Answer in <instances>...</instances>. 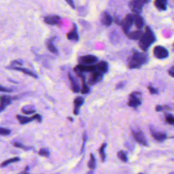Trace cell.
Listing matches in <instances>:
<instances>
[{
	"label": "cell",
	"instance_id": "obj_34",
	"mask_svg": "<svg viewBox=\"0 0 174 174\" xmlns=\"http://www.w3.org/2000/svg\"><path fill=\"white\" fill-rule=\"evenodd\" d=\"M126 85V81H121L117 84L116 86V90H120L123 89Z\"/></svg>",
	"mask_w": 174,
	"mask_h": 174
},
{
	"label": "cell",
	"instance_id": "obj_43",
	"mask_svg": "<svg viewBox=\"0 0 174 174\" xmlns=\"http://www.w3.org/2000/svg\"><path fill=\"white\" fill-rule=\"evenodd\" d=\"M68 119H69V120L71 121V122H73L74 121V118L72 117H68Z\"/></svg>",
	"mask_w": 174,
	"mask_h": 174
},
{
	"label": "cell",
	"instance_id": "obj_41",
	"mask_svg": "<svg viewBox=\"0 0 174 174\" xmlns=\"http://www.w3.org/2000/svg\"><path fill=\"white\" fill-rule=\"evenodd\" d=\"M164 110V107L160 106V105H158V106H156V108H155V110L156 112H161V111H163Z\"/></svg>",
	"mask_w": 174,
	"mask_h": 174
},
{
	"label": "cell",
	"instance_id": "obj_22",
	"mask_svg": "<svg viewBox=\"0 0 174 174\" xmlns=\"http://www.w3.org/2000/svg\"><path fill=\"white\" fill-rule=\"evenodd\" d=\"M16 117L20 125H26V124H27V123L31 122V121L35 120L33 116L31 117V118H29V117L18 114V115H16Z\"/></svg>",
	"mask_w": 174,
	"mask_h": 174
},
{
	"label": "cell",
	"instance_id": "obj_35",
	"mask_svg": "<svg viewBox=\"0 0 174 174\" xmlns=\"http://www.w3.org/2000/svg\"><path fill=\"white\" fill-rule=\"evenodd\" d=\"M22 112L24 114H33L35 113V110H26V109H25L24 108L22 109Z\"/></svg>",
	"mask_w": 174,
	"mask_h": 174
},
{
	"label": "cell",
	"instance_id": "obj_18",
	"mask_svg": "<svg viewBox=\"0 0 174 174\" xmlns=\"http://www.w3.org/2000/svg\"><path fill=\"white\" fill-rule=\"evenodd\" d=\"M10 69H12V70H16V71H18V72H20L23 74H26V75H29L30 76L35 77V78H37V75L35 74V73L31 72L29 70H27L26 68H20V67H13L12 66Z\"/></svg>",
	"mask_w": 174,
	"mask_h": 174
},
{
	"label": "cell",
	"instance_id": "obj_10",
	"mask_svg": "<svg viewBox=\"0 0 174 174\" xmlns=\"http://www.w3.org/2000/svg\"><path fill=\"white\" fill-rule=\"evenodd\" d=\"M16 98H17L16 97H11V96L8 95H1V98H0V103H1L0 109H1V112H3L6 109V107L9 106L10 104H11L12 101L16 99Z\"/></svg>",
	"mask_w": 174,
	"mask_h": 174
},
{
	"label": "cell",
	"instance_id": "obj_21",
	"mask_svg": "<svg viewBox=\"0 0 174 174\" xmlns=\"http://www.w3.org/2000/svg\"><path fill=\"white\" fill-rule=\"evenodd\" d=\"M143 33H144L142 32V31L139 29V30L131 31V32L129 31V33L127 35L129 39H133V40H137V39H139L141 38Z\"/></svg>",
	"mask_w": 174,
	"mask_h": 174
},
{
	"label": "cell",
	"instance_id": "obj_5",
	"mask_svg": "<svg viewBox=\"0 0 174 174\" xmlns=\"http://www.w3.org/2000/svg\"><path fill=\"white\" fill-rule=\"evenodd\" d=\"M140 96H142V93L140 92H133L129 95L128 106L133 108H137L142 104V99H140Z\"/></svg>",
	"mask_w": 174,
	"mask_h": 174
},
{
	"label": "cell",
	"instance_id": "obj_33",
	"mask_svg": "<svg viewBox=\"0 0 174 174\" xmlns=\"http://www.w3.org/2000/svg\"><path fill=\"white\" fill-rule=\"evenodd\" d=\"M87 134L86 132H84L83 133V137H82V140H83V144H82V148H81V153H83L84 150H85V145H86V143H87Z\"/></svg>",
	"mask_w": 174,
	"mask_h": 174
},
{
	"label": "cell",
	"instance_id": "obj_4",
	"mask_svg": "<svg viewBox=\"0 0 174 174\" xmlns=\"http://www.w3.org/2000/svg\"><path fill=\"white\" fill-rule=\"evenodd\" d=\"M134 23L133 14H128L125 18L120 23V26L122 27L123 32L125 35H127L129 33V30L131 29L132 25Z\"/></svg>",
	"mask_w": 174,
	"mask_h": 174
},
{
	"label": "cell",
	"instance_id": "obj_40",
	"mask_svg": "<svg viewBox=\"0 0 174 174\" xmlns=\"http://www.w3.org/2000/svg\"><path fill=\"white\" fill-rule=\"evenodd\" d=\"M169 74L171 75V77H174V66L171 67V68L168 70Z\"/></svg>",
	"mask_w": 174,
	"mask_h": 174
},
{
	"label": "cell",
	"instance_id": "obj_11",
	"mask_svg": "<svg viewBox=\"0 0 174 174\" xmlns=\"http://www.w3.org/2000/svg\"><path fill=\"white\" fill-rule=\"evenodd\" d=\"M68 78L70 80L71 86H72V91L75 93H77L80 91L81 87L80 86V84L77 81V80L75 78V77L71 73H69L68 74Z\"/></svg>",
	"mask_w": 174,
	"mask_h": 174
},
{
	"label": "cell",
	"instance_id": "obj_9",
	"mask_svg": "<svg viewBox=\"0 0 174 174\" xmlns=\"http://www.w3.org/2000/svg\"><path fill=\"white\" fill-rule=\"evenodd\" d=\"M98 61V58L96 56L91 55H85L82 56L78 58V63L83 65H91L94 64Z\"/></svg>",
	"mask_w": 174,
	"mask_h": 174
},
{
	"label": "cell",
	"instance_id": "obj_36",
	"mask_svg": "<svg viewBox=\"0 0 174 174\" xmlns=\"http://www.w3.org/2000/svg\"><path fill=\"white\" fill-rule=\"evenodd\" d=\"M33 118H34L35 120L38 121L39 123H41L42 121V116L40 114H35L33 115Z\"/></svg>",
	"mask_w": 174,
	"mask_h": 174
},
{
	"label": "cell",
	"instance_id": "obj_44",
	"mask_svg": "<svg viewBox=\"0 0 174 174\" xmlns=\"http://www.w3.org/2000/svg\"><path fill=\"white\" fill-rule=\"evenodd\" d=\"M173 50L174 51V44H173Z\"/></svg>",
	"mask_w": 174,
	"mask_h": 174
},
{
	"label": "cell",
	"instance_id": "obj_20",
	"mask_svg": "<svg viewBox=\"0 0 174 174\" xmlns=\"http://www.w3.org/2000/svg\"><path fill=\"white\" fill-rule=\"evenodd\" d=\"M134 16V24H135V27H137L138 29H142V27L144 25V20L143 18L140 16V14H133Z\"/></svg>",
	"mask_w": 174,
	"mask_h": 174
},
{
	"label": "cell",
	"instance_id": "obj_2",
	"mask_svg": "<svg viewBox=\"0 0 174 174\" xmlns=\"http://www.w3.org/2000/svg\"><path fill=\"white\" fill-rule=\"evenodd\" d=\"M155 40H156V37H155L154 33H153L152 30L149 27H146L145 32L143 33L142 37L139 39L138 45L140 49L146 52L150 47V46L154 42Z\"/></svg>",
	"mask_w": 174,
	"mask_h": 174
},
{
	"label": "cell",
	"instance_id": "obj_15",
	"mask_svg": "<svg viewBox=\"0 0 174 174\" xmlns=\"http://www.w3.org/2000/svg\"><path fill=\"white\" fill-rule=\"evenodd\" d=\"M66 36H67V38H68L69 40H72L74 42L78 41L79 35H78V33H77V29L76 25L74 24L72 29L68 33V34H67Z\"/></svg>",
	"mask_w": 174,
	"mask_h": 174
},
{
	"label": "cell",
	"instance_id": "obj_30",
	"mask_svg": "<svg viewBox=\"0 0 174 174\" xmlns=\"http://www.w3.org/2000/svg\"><path fill=\"white\" fill-rule=\"evenodd\" d=\"M165 121L169 125H174V116L169 114H166L165 115Z\"/></svg>",
	"mask_w": 174,
	"mask_h": 174
},
{
	"label": "cell",
	"instance_id": "obj_3",
	"mask_svg": "<svg viewBox=\"0 0 174 174\" xmlns=\"http://www.w3.org/2000/svg\"><path fill=\"white\" fill-rule=\"evenodd\" d=\"M150 1V0H131L129 3V7L133 14H140L144 6Z\"/></svg>",
	"mask_w": 174,
	"mask_h": 174
},
{
	"label": "cell",
	"instance_id": "obj_28",
	"mask_svg": "<svg viewBox=\"0 0 174 174\" xmlns=\"http://www.w3.org/2000/svg\"><path fill=\"white\" fill-rule=\"evenodd\" d=\"M117 156H118V158L123 161V162H127L128 161V156L127 152H125L123 150H120L118 151V153H117Z\"/></svg>",
	"mask_w": 174,
	"mask_h": 174
},
{
	"label": "cell",
	"instance_id": "obj_19",
	"mask_svg": "<svg viewBox=\"0 0 174 174\" xmlns=\"http://www.w3.org/2000/svg\"><path fill=\"white\" fill-rule=\"evenodd\" d=\"M95 66H96V69H97V70L99 71V72H101L102 74H106V73L108 72V68H109L108 62L103 61L99 62L98 63L96 64Z\"/></svg>",
	"mask_w": 174,
	"mask_h": 174
},
{
	"label": "cell",
	"instance_id": "obj_8",
	"mask_svg": "<svg viewBox=\"0 0 174 174\" xmlns=\"http://www.w3.org/2000/svg\"><path fill=\"white\" fill-rule=\"evenodd\" d=\"M103 77H104V74H102L101 72H99V71L96 70L95 72H91L89 80H88V83L90 85H94L101 81Z\"/></svg>",
	"mask_w": 174,
	"mask_h": 174
},
{
	"label": "cell",
	"instance_id": "obj_24",
	"mask_svg": "<svg viewBox=\"0 0 174 174\" xmlns=\"http://www.w3.org/2000/svg\"><path fill=\"white\" fill-rule=\"evenodd\" d=\"M53 40H54V38L48 39V40L46 41V47H47L48 50H49L50 52H52V53L58 54V50L55 47V46L54 45Z\"/></svg>",
	"mask_w": 174,
	"mask_h": 174
},
{
	"label": "cell",
	"instance_id": "obj_32",
	"mask_svg": "<svg viewBox=\"0 0 174 174\" xmlns=\"http://www.w3.org/2000/svg\"><path fill=\"white\" fill-rule=\"evenodd\" d=\"M11 133V130L6 129V128H3L1 127L0 129V134L2 136H6V135H8Z\"/></svg>",
	"mask_w": 174,
	"mask_h": 174
},
{
	"label": "cell",
	"instance_id": "obj_14",
	"mask_svg": "<svg viewBox=\"0 0 174 174\" xmlns=\"http://www.w3.org/2000/svg\"><path fill=\"white\" fill-rule=\"evenodd\" d=\"M150 133L152 137L158 142H164L167 137V136L165 133H162V132H157L153 129L152 128H150Z\"/></svg>",
	"mask_w": 174,
	"mask_h": 174
},
{
	"label": "cell",
	"instance_id": "obj_7",
	"mask_svg": "<svg viewBox=\"0 0 174 174\" xmlns=\"http://www.w3.org/2000/svg\"><path fill=\"white\" fill-rule=\"evenodd\" d=\"M132 135H133L134 139L137 143L142 146H148L147 139H146L145 135H144L143 132L142 131H140V130H132Z\"/></svg>",
	"mask_w": 174,
	"mask_h": 174
},
{
	"label": "cell",
	"instance_id": "obj_23",
	"mask_svg": "<svg viewBox=\"0 0 174 174\" xmlns=\"http://www.w3.org/2000/svg\"><path fill=\"white\" fill-rule=\"evenodd\" d=\"M167 0H155L154 6H156L157 9L161 11L165 10L167 9Z\"/></svg>",
	"mask_w": 174,
	"mask_h": 174
},
{
	"label": "cell",
	"instance_id": "obj_42",
	"mask_svg": "<svg viewBox=\"0 0 174 174\" xmlns=\"http://www.w3.org/2000/svg\"><path fill=\"white\" fill-rule=\"evenodd\" d=\"M66 1L68 2V3L70 4V5L72 6V7L73 8H75V6H74V2H73V1L72 0H66Z\"/></svg>",
	"mask_w": 174,
	"mask_h": 174
},
{
	"label": "cell",
	"instance_id": "obj_12",
	"mask_svg": "<svg viewBox=\"0 0 174 174\" xmlns=\"http://www.w3.org/2000/svg\"><path fill=\"white\" fill-rule=\"evenodd\" d=\"M44 20L46 23L50 25H58L61 23V18L56 15H50L47 16L44 18Z\"/></svg>",
	"mask_w": 174,
	"mask_h": 174
},
{
	"label": "cell",
	"instance_id": "obj_13",
	"mask_svg": "<svg viewBox=\"0 0 174 174\" xmlns=\"http://www.w3.org/2000/svg\"><path fill=\"white\" fill-rule=\"evenodd\" d=\"M84 103H85V98L80 96L75 97L74 100V115H78L80 113V109L82 106H83Z\"/></svg>",
	"mask_w": 174,
	"mask_h": 174
},
{
	"label": "cell",
	"instance_id": "obj_39",
	"mask_svg": "<svg viewBox=\"0 0 174 174\" xmlns=\"http://www.w3.org/2000/svg\"><path fill=\"white\" fill-rule=\"evenodd\" d=\"M16 64V65H20V66H22V65H23V62H20V61H18V60L13 61H12V62L11 63V66H15Z\"/></svg>",
	"mask_w": 174,
	"mask_h": 174
},
{
	"label": "cell",
	"instance_id": "obj_31",
	"mask_svg": "<svg viewBox=\"0 0 174 174\" xmlns=\"http://www.w3.org/2000/svg\"><path fill=\"white\" fill-rule=\"evenodd\" d=\"M38 154L39 156H44V157H49L50 156V152L49 150L46 148H42L39 150Z\"/></svg>",
	"mask_w": 174,
	"mask_h": 174
},
{
	"label": "cell",
	"instance_id": "obj_27",
	"mask_svg": "<svg viewBox=\"0 0 174 174\" xmlns=\"http://www.w3.org/2000/svg\"><path fill=\"white\" fill-rule=\"evenodd\" d=\"M20 161V159L19 158V157H14V158L8 159V160L4 161V162L1 163V167H5L6 166H8V165L11 164V163L18 162V161Z\"/></svg>",
	"mask_w": 174,
	"mask_h": 174
},
{
	"label": "cell",
	"instance_id": "obj_25",
	"mask_svg": "<svg viewBox=\"0 0 174 174\" xmlns=\"http://www.w3.org/2000/svg\"><path fill=\"white\" fill-rule=\"evenodd\" d=\"M88 167L91 171H93L96 167V159L93 153L90 154V160L88 163Z\"/></svg>",
	"mask_w": 174,
	"mask_h": 174
},
{
	"label": "cell",
	"instance_id": "obj_6",
	"mask_svg": "<svg viewBox=\"0 0 174 174\" xmlns=\"http://www.w3.org/2000/svg\"><path fill=\"white\" fill-rule=\"evenodd\" d=\"M154 56L158 59H165L169 56V51L162 46H156L153 50Z\"/></svg>",
	"mask_w": 174,
	"mask_h": 174
},
{
	"label": "cell",
	"instance_id": "obj_17",
	"mask_svg": "<svg viewBox=\"0 0 174 174\" xmlns=\"http://www.w3.org/2000/svg\"><path fill=\"white\" fill-rule=\"evenodd\" d=\"M77 76L80 77L82 79V87H81V90L80 92L82 94H88L90 93V87L88 86L87 82H86V77L84 74H81L77 75Z\"/></svg>",
	"mask_w": 174,
	"mask_h": 174
},
{
	"label": "cell",
	"instance_id": "obj_26",
	"mask_svg": "<svg viewBox=\"0 0 174 174\" xmlns=\"http://www.w3.org/2000/svg\"><path fill=\"white\" fill-rule=\"evenodd\" d=\"M107 146H108L107 143H104L101 146V147L99 149V152L101 159V161L103 162H105L106 159V152H105V150H106Z\"/></svg>",
	"mask_w": 174,
	"mask_h": 174
},
{
	"label": "cell",
	"instance_id": "obj_37",
	"mask_svg": "<svg viewBox=\"0 0 174 174\" xmlns=\"http://www.w3.org/2000/svg\"><path fill=\"white\" fill-rule=\"evenodd\" d=\"M148 89L149 90V92L150 94H158V90L155 88L151 87V86H149L148 87Z\"/></svg>",
	"mask_w": 174,
	"mask_h": 174
},
{
	"label": "cell",
	"instance_id": "obj_29",
	"mask_svg": "<svg viewBox=\"0 0 174 174\" xmlns=\"http://www.w3.org/2000/svg\"><path fill=\"white\" fill-rule=\"evenodd\" d=\"M13 145L14 147L16 148H21V149H23L24 150H32L33 149V148L32 146H24L23 144L20 143V142H14L13 144Z\"/></svg>",
	"mask_w": 174,
	"mask_h": 174
},
{
	"label": "cell",
	"instance_id": "obj_38",
	"mask_svg": "<svg viewBox=\"0 0 174 174\" xmlns=\"http://www.w3.org/2000/svg\"><path fill=\"white\" fill-rule=\"evenodd\" d=\"M0 91L1 92H6V93H11L12 92V90L10 89H8V88H6V87H4L3 86H1L0 87Z\"/></svg>",
	"mask_w": 174,
	"mask_h": 174
},
{
	"label": "cell",
	"instance_id": "obj_16",
	"mask_svg": "<svg viewBox=\"0 0 174 174\" xmlns=\"http://www.w3.org/2000/svg\"><path fill=\"white\" fill-rule=\"evenodd\" d=\"M101 21L102 24L105 25V26L108 27L110 26L111 24L112 23L113 18L108 12H103L101 15Z\"/></svg>",
	"mask_w": 174,
	"mask_h": 174
},
{
	"label": "cell",
	"instance_id": "obj_1",
	"mask_svg": "<svg viewBox=\"0 0 174 174\" xmlns=\"http://www.w3.org/2000/svg\"><path fill=\"white\" fill-rule=\"evenodd\" d=\"M148 61V56L147 54L135 50L128 61V67L130 69H139L142 66L147 63Z\"/></svg>",
	"mask_w": 174,
	"mask_h": 174
}]
</instances>
